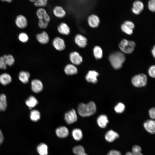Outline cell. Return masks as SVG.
Masks as SVG:
<instances>
[{"label":"cell","instance_id":"6","mask_svg":"<svg viewBox=\"0 0 155 155\" xmlns=\"http://www.w3.org/2000/svg\"><path fill=\"white\" fill-rule=\"evenodd\" d=\"M52 44L55 49L58 51H63L66 47L64 40L59 37H55L54 38Z\"/></svg>","mask_w":155,"mask_h":155},{"label":"cell","instance_id":"10","mask_svg":"<svg viewBox=\"0 0 155 155\" xmlns=\"http://www.w3.org/2000/svg\"><path fill=\"white\" fill-rule=\"evenodd\" d=\"M15 23L17 26L20 29H24L28 25V21L26 18L22 14L19 15L17 16Z\"/></svg>","mask_w":155,"mask_h":155},{"label":"cell","instance_id":"8","mask_svg":"<svg viewBox=\"0 0 155 155\" xmlns=\"http://www.w3.org/2000/svg\"><path fill=\"white\" fill-rule=\"evenodd\" d=\"M134 28L135 25L133 23L129 20L124 22L121 26L122 30L128 35H131L133 33Z\"/></svg>","mask_w":155,"mask_h":155},{"label":"cell","instance_id":"13","mask_svg":"<svg viewBox=\"0 0 155 155\" xmlns=\"http://www.w3.org/2000/svg\"><path fill=\"white\" fill-rule=\"evenodd\" d=\"M87 22L90 27L94 28L98 26L100 23V20L97 15L92 14L88 17Z\"/></svg>","mask_w":155,"mask_h":155},{"label":"cell","instance_id":"33","mask_svg":"<svg viewBox=\"0 0 155 155\" xmlns=\"http://www.w3.org/2000/svg\"><path fill=\"white\" fill-rule=\"evenodd\" d=\"M40 113L38 111L34 110L31 111L30 118L32 121L34 122L38 121L40 119Z\"/></svg>","mask_w":155,"mask_h":155},{"label":"cell","instance_id":"19","mask_svg":"<svg viewBox=\"0 0 155 155\" xmlns=\"http://www.w3.org/2000/svg\"><path fill=\"white\" fill-rule=\"evenodd\" d=\"M64 71L67 75H72L78 73V69L75 65L72 64H69L65 67Z\"/></svg>","mask_w":155,"mask_h":155},{"label":"cell","instance_id":"37","mask_svg":"<svg viewBox=\"0 0 155 155\" xmlns=\"http://www.w3.org/2000/svg\"><path fill=\"white\" fill-rule=\"evenodd\" d=\"M125 108V106L124 104L122 103H119L115 107L114 109L116 112L120 113L124 111Z\"/></svg>","mask_w":155,"mask_h":155},{"label":"cell","instance_id":"28","mask_svg":"<svg viewBox=\"0 0 155 155\" xmlns=\"http://www.w3.org/2000/svg\"><path fill=\"white\" fill-rule=\"evenodd\" d=\"M7 101L6 97L4 94L0 95V111H4L7 109Z\"/></svg>","mask_w":155,"mask_h":155},{"label":"cell","instance_id":"5","mask_svg":"<svg viewBox=\"0 0 155 155\" xmlns=\"http://www.w3.org/2000/svg\"><path fill=\"white\" fill-rule=\"evenodd\" d=\"M69 57L71 63L75 65H80L83 61L82 57L78 52L76 51L71 53L69 54Z\"/></svg>","mask_w":155,"mask_h":155},{"label":"cell","instance_id":"34","mask_svg":"<svg viewBox=\"0 0 155 155\" xmlns=\"http://www.w3.org/2000/svg\"><path fill=\"white\" fill-rule=\"evenodd\" d=\"M73 151L76 155H81L85 153L84 148L81 145L75 146L73 149Z\"/></svg>","mask_w":155,"mask_h":155},{"label":"cell","instance_id":"41","mask_svg":"<svg viewBox=\"0 0 155 155\" xmlns=\"http://www.w3.org/2000/svg\"><path fill=\"white\" fill-rule=\"evenodd\" d=\"M148 74L151 77L154 78L155 75V66L154 65L151 66L148 70Z\"/></svg>","mask_w":155,"mask_h":155},{"label":"cell","instance_id":"22","mask_svg":"<svg viewBox=\"0 0 155 155\" xmlns=\"http://www.w3.org/2000/svg\"><path fill=\"white\" fill-rule=\"evenodd\" d=\"M119 137V134L111 130L107 131L105 136V139L109 142H113Z\"/></svg>","mask_w":155,"mask_h":155},{"label":"cell","instance_id":"23","mask_svg":"<svg viewBox=\"0 0 155 155\" xmlns=\"http://www.w3.org/2000/svg\"><path fill=\"white\" fill-rule=\"evenodd\" d=\"M97 121L98 125L102 128L106 127L108 122L107 116L104 115L99 116L97 118Z\"/></svg>","mask_w":155,"mask_h":155},{"label":"cell","instance_id":"39","mask_svg":"<svg viewBox=\"0 0 155 155\" xmlns=\"http://www.w3.org/2000/svg\"><path fill=\"white\" fill-rule=\"evenodd\" d=\"M149 10L152 12H154L155 10V0H149L148 3Z\"/></svg>","mask_w":155,"mask_h":155},{"label":"cell","instance_id":"40","mask_svg":"<svg viewBox=\"0 0 155 155\" xmlns=\"http://www.w3.org/2000/svg\"><path fill=\"white\" fill-rule=\"evenodd\" d=\"M6 65L3 56L0 57V69L5 70L6 69Z\"/></svg>","mask_w":155,"mask_h":155},{"label":"cell","instance_id":"31","mask_svg":"<svg viewBox=\"0 0 155 155\" xmlns=\"http://www.w3.org/2000/svg\"><path fill=\"white\" fill-rule=\"evenodd\" d=\"M94 55L96 59H101L103 55V52L101 48L98 46H95L93 49Z\"/></svg>","mask_w":155,"mask_h":155},{"label":"cell","instance_id":"17","mask_svg":"<svg viewBox=\"0 0 155 155\" xmlns=\"http://www.w3.org/2000/svg\"><path fill=\"white\" fill-rule=\"evenodd\" d=\"M98 75V73L96 71L90 70L86 76V79L89 82L95 84L97 82V77Z\"/></svg>","mask_w":155,"mask_h":155},{"label":"cell","instance_id":"18","mask_svg":"<svg viewBox=\"0 0 155 155\" xmlns=\"http://www.w3.org/2000/svg\"><path fill=\"white\" fill-rule=\"evenodd\" d=\"M58 32L60 34L65 35H69L70 32V29L68 25L65 22L60 23L57 28Z\"/></svg>","mask_w":155,"mask_h":155},{"label":"cell","instance_id":"2","mask_svg":"<svg viewBox=\"0 0 155 155\" xmlns=\"http://www.w3.org/2000/svg\"><path fill=\"white\" fill-rule=\"evenodd\" d=\"M109 60L112 67L115 69L120 68L125 60L124 54L121 52L116 51L109 56Z\"/></svg>","mask_w":155,"mask_h":155},{"label":"cell","instance_id":"11","mask_svg":"<svg viewBox=\"0 0 155 155\" xmlns=\"http://www.w3.org/2000/svg\"><path fill=\"white\" fill-rule=\"evenodd\" d=\"M87 41L86 37L80 34H76L74 38L75 43L81 48H84L87 46Z\"/></svg>","mask_w":155,"mask_h":155},{"label":"cell","instance_id":"45","mask_svg":"<svg viewBox=\"0 0 155 155\" xmlns=\"http://www.w3.org/2000/svg\"><path fill=\"white\" fill-rule=\"evenodd\" d=\"M152 53L153 56L154 58L155 56V47L154 46L152 50Z\"/></svg>","mask_w":155,"mask_h":155},{"label":"cell","instance_id":"48","mask_svg":"<svg viewBox=\"0 0 155 155\" xmlns=\"http://www.w3.org/2000/svg\"><path fill=\"white\" fill-rule=\"evenodd\" d=\"M81 155H88L86 153H84V154Z\"/></svg>","mask_w":155,"mask_h":155},{"label":"cell","instance_id":"4","mask_svg":"<svg viewBox=\"0 0 155 155\" xmlns=\"http://www.w3.org/2000/svg\"><path fill=\"white\" fill-rule=\"evenodd\" d=\"M131 82L133 85L136 87H141L146 85L147 82V77L144 74H140L134 76Z\"/></svg>","mask_w":155,"mask_h":155},{"label":"cell","instance_id":"29","mask_svg":"<svg viewBox=\"0 0 155 155\" xmlns=\"http://www.w3.org/2000/svg\"><path fill=\"white\" fill-rule=\"evenodd\" d=\"M72 134L74 139L76 141H79L81 140L83 137L82 131L79 129H75L73 130Z\"/></svg>","mask_w":155,"mask_h":155},{"label":"cell","instance_id":"42","mask_svg":"<svg viewBox=\"0 0 155 155\" xmlns=\"http://www.w3.org/2000/svg\"><path fill=\"white\" fill-rule=\"evenodd\" d=\"M149 114L150 117L154 119L155 117V109L154 108H151L149 111Z\"/></svg>","mask_w":155,"mask_h":155},{"label":"cell","instance_id":"9","mask_svg":"<svg viewBox=\"0 0 155 155\" xmlns=\"http://www.w3.org/2000/svg\"><path fill=\"white\" fill-rule=\"evenodd\" d=\"M36 14L38 20H44L49 22L51 20L49 15L44 7L39 8L36 11Z\"/></svg>","mask_w":155,"mask_h":155},{"label":"cell","instance_id":"25","mask_svg":"<svg viewBox=\"0 0 155 155\" xmlns=\"http://www.w3.org/2000/svg\"><path fill=\"white\" fill-rule=\"evenodd\" d=\"M30 74L29 72L27 71H21L18 75L19 80L23 83H27L29 80Z\"/></svg>","mask_w":155,"mask_h":155},{"label":"cell","instance_id":"35","mask_svg":"<svg viewBox=\"0 0 155 155\" xmlns=\"http://www.w3.org/2000/svg\"><path fill=\"white\" fill-rule=\"evenodd\" d=\"M33 3L36 7H44L47 5L48 0H36Z\"/></svg>","mask_w":155,"mask_h":155},{"label":"cell","instance_id":"27","mask_svg":"<svg viewBox=\"0 0 155 155\" xmlns=\"http://www.w3.org/2000/svg\"><path fill=\"white\" fill-rule=\"evenodd\" d=\"M37 150L40 155H47L48 154V147L45 144H40L37 146Z\"/></svg>","mask_w":155,"mask_h":155},{"label":"cell","instance_id":"14","mask_svg":"<svg viewBox=\"0 0 155 155\" xmlns=\"http://www.w3.org/2000/svg\"><path fill=\"white\" fill-rule=\"evenodd\" d=\"M53 13L56 17L61 18H64L66 15V11L63 7L60 5H57L54 7Z\"/></svg>","mask_w":155,"mask_h":155},{"label":"cell","instance_id":"15","mask_svg":"<svg viewBox=\"0 0 155 155\" xmlns=\"http://www.w3.org/2000/svg\"><path fill=\"white\" fill-rule=\"evenodd\" d=\"M36 38L38 41L42 44H47L49 41V35L45 31H43L37 34L36 36Z\"/></svg>","mask_w":155,"mask_h":155},{"label":"cell","instance_id":"32","mask_svg":"<svg viewBox=\"0 0 155 155\" xmlns=\"http://www.w3.org/2000/svg\"><path fill=\"white\" fill-rule=\"evenodd\" d=\"M3 57L7 66H11L13 65L14 63L15 60L12 55L11 54L5 55Z\"/></svg>","mask_w":155,"mask_h":155},{"label":"cell","instance_id":"26","mask_svg":"<svg viewBox=\"0 0 155 155\" xmlns=\"http://www.w3.org/2000/svg\"><path fill=\"white\" fill-rule=\"evenodd\" d=\"M25 103L26 105L31 109L35 107L38 104V102L35 97L31 96L26 100Z\"/></svg>","mask_w":155,"mask_h":155},{"label":"cell","instance_id":"43","mask_svg":"<svg viewBox=\"0 0 155 155\" xmlns=\"http://www.w3.org/2000/svg\"><path fill=\"white\" fill-rule=\"evenodd\" d=\"M107 155H121V154L119 151L113 150L110 151Z\"/></svg>","mask_w":155,"mask_h":155},{"label":"cell","instance_id":"16","mask_svg":"<svg viewBox=\"0 0 155 155\" xmlns=\"http://www.w3.org/2000/svg\"><path fill=\"white\" fill-rule=\"evenodd\" d=\"M31 84L32 90L35 93H39L43 89L42 83L39 80L35 79L32 80Z\"/></svg>","mask_w":155,"mask_h":155},{"label":"cell","instance_id":"46","mask_svg":"<svg viewBox=\"0 0 155 155\" xmlns=\"http://www.w3.org/2000/svg\"><path fill=\"white\" fill-rule=\"evenodd\" d=\"M3 2H5L8 3H10L13 0H1Z\"/></svg>","mask_w":155,"mask_h":155},{"label":"cell","instance_id":"1","mask_svg":"<svg viewBox=\"0 0 155 155\" xmlns=\"http://www.w3.org/2000/svg\"><path fill=\"white\" fill-rule=\"evenodd\" d=\"M78 111L79 114L83 117L90 116L94 114L96 111V106L93 102H90L87 104L81 103L78 105Z\"/></svg>","mask_w":155,"mask_h":155},{"label":"cell","instance_id":"30","mask_svg":"<svg viewBox=\"0 0 155 155\" xmlns=\"http://www.w3.org/2000/svg\"><path fill=\"white\" fill-rule=\"evenodd\" d=\"M141 148L139 146L135 145L133 147L131 152H127L125 155H144L141 153Z\"/></svg>","mask_w":155,"mask_h":155},{"label":"cell","instance_id":"36","mask_svg":"<svg viewBox=\"0 0 155 155\" xmlns=\"http://www.w3.org/2000/svg\"><path fill=\"white\" fill-rule=\"evenodd\" d=\"M19 40L21 42L26 43L29 40V37L26 33L22 32L20 33L18 36Z\"/></svg>","mask_w":155,"mask_h":155},{"label":"cell","instance_id":"44","mask_svg":"<svg viewBox=\"0 0 155 155\" xmlns=\"http://www.w3.org/2000/svg\"><path fill=\"white\" fill-rule=\"evenodd\" d=\"M3 140V137L2 132L0 129V145L2 143Z\"/></svg>","mask_w":155,"mask_h":155},{"label":"cell","instance_id":"3","mask_svg":"<svg viewBox=\"0 0 155 155\" xmlns=\"http://www.w3.org/2000/svg\"><path fill=\"white\" fill-rule=\"evenodd\" d=\"M135 46V44L134 41L125 39L122 40L119 45L121 50L123 52L127 54L132 53L134 49Z\"/></svg>","mask_w":155,"mask_h":155},{"label":"cell","instance_id":"24","mask_svg":"<svg viewBox=\"0 0 155 155\" xmlns=\"http://www.w3.org/2000/svg\"><path fill=\"white\" fill-rule=\"evenodd\" d=\"M12 81L11 75L8 73H4L0 75V82L3 85H6L10 83Z\"/></svg>","mask_w":155,"mask_h":155},{"label":"cell","instance_id":"38","mask_svg":"<svg viewBox=\"0 0 155 155\" xmlns=\"http://www.w3.org/2000/svg\"><path fill=\"white\" fill-rule=\"evenodd\" d=\"M49 22L43 20H38V25L39 27L41 29H46L47 28Z\"/></svg>","mask_w":155,"mask_h":155},{"label":"cell","instance_id":"21","mask_svg":"<svg viewBox=\"0 0 155 155\" xmlns=\"http://www.w3.org/2000/svg\"><path fill=\"white\" fill-rule=\"evenodd\" d=\"M57 135L61 138H64L69 135V132L67 128L65 126L60 127L56 130Z\"/></svg>","mask_w":155,"mask_h":155},{"label":"cell","instance_id":"7","mask_svg":"<svg viewBox=\"0 0 155 155\" xmlns=\"http://www.w3.org/2000/svg\"><path fill=\"white\" fill-rule=\"evenodd\" d=\"M64 119L66 123L69 124L76 122L78 117L75 110L73 109L65 113Z\"/></svg>","mask_w":155,"mask_h":155},{"label":"cell","instance_id":"20","mask_svg":"<svg viewBox=\"0 0 155 155\" xmlns=\"http://www.w3.org/2000/svg\"><path fill=\"white\" fill-rule=\"evenodd\" d=\"M144 125L146 129L152 134L155 132V123L154 120H148L144 123Z\"/></svg>","mask_w":155,"mask_h":155},{"label":"cell","instance_id":"47","mask_svg":"<svg viewBox=\"0 0 155 155\" xmlns=\"http://www.w3.org/2000/svg\"><path fill=\"white\" fill-rule=\"evenodd\" d=\"M34 3L36 0H28Z\"/></svg>","mask_w":155,"mask_h":155},{"label":"cell","instance_id":"12","mask_svg":"<svg viewBox=\"0 0 155 155\" xmlns=\"http://www.w3.org/2000/svg\"><path fill=\"white\" fill-rule=\"evenodd\" d=\"M131 9L132 12L135 15L140 14L143 10L144 5L141 1L137 0L135 1L133 3Z\"/></svg>","mask_w":155,"mask_h":155}]
</instances>
